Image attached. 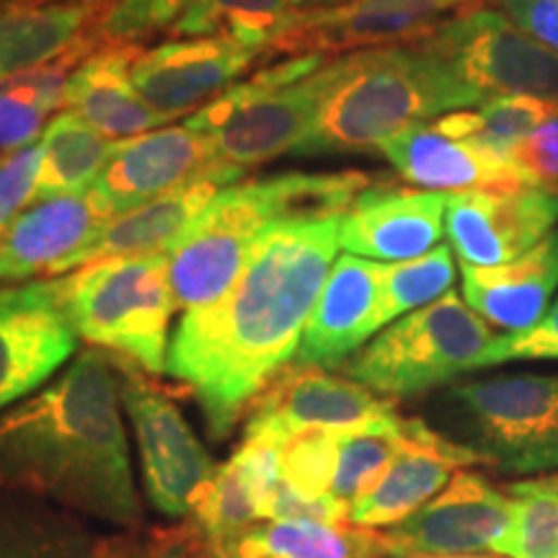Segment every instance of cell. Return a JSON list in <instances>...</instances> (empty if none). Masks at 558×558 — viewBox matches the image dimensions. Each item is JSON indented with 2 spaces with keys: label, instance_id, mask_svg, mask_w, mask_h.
Instances as JSON below:
<instances>
[{
  "label": "cell",
  "instance_id": "6da1fadb",
  "mask_svg": "<svg viewBox=\"0 0 558 558\" xmlns=\"http://www.w3.org/2000/svg\"><path fill=\"white\" fill-rule=\"evenodd\" d=\"M341 215L277 222L226 295L186 311L173 331L166 373L192 390L213 439H226L243 409L295 360L337 262Z\"/></svg>",
  "mask_w": 558,
  "mask_h": 558
},
{
  "label": "cell",
  "instance_id": "7a4b0ae2",
  "mask_svg": "<svg viewBox=\"0 0 558 558\" xmlns=\"http://www.w3.org/2000/svg\"><path fill=\"white\" fill-rule=\"evenodd\" d=\"M117 362L86 349L65 373L0 414V492L135 530L143 525Z\"/></svg>",
  "mask_w": 558,
  "mask_h": 558
},
{
  "label": "cell",
  "instance_id": "3957f363",
  "mask_svg": "<svg viewBox=\"0 0 558 558\" xmlns=\"http://www.w3.org/2000/svg\"><path fill=\"white\" fill-rule=\"evenodd\" d=\"M481 96L418 41L337 58V81L292 156L378 150L416 124L481 107Z\"/></svg>",
  "mask_w": 558,
  "mask_h": 558
},
{
  "label": "cell",
  "instance_id": "277c9868",
  "mask_svg": "<svg viewBox=\"0 0 558 558\" xmlns=\"http://www.w3.org/2000/svg\"><path fill=\"white\" fill-rule=\"evenodd\" d=\"M375 179L365 171L282 173L222 190L190 233L169 251L177 308L194 311L226 295L251 248L277 222L344 213Z\"/></svg>",
  "mask_w": 558,
  "mask_h": 558
},
{
  "label": "cell",
  "instance_id": "5b68a950",
  "mask_svg": "<svg viewBox=\"0 0 558 558\" xmlns=\"http://www.w3.org/2000/svg\"><path fill=\"white\" fill-rule=\"evenodd\" d=\"M333 81L337 60L288 58L222 90L186 128L213 140L220 160L246 171L303 143Z\"/></svg>",
  "mask_w": 558,
  "mask_h": 558
},
{
  "label": "cell",
  "instance_id": "8992f818",
  "mask_svg": "<svg viewBox=\"0 0 558 558\" xmlns=\"http://www.w3.org/2000/svg\"><path fill=\"white\" fill-rule=\"evenodd\" d=\"M62 303L81 339L120 352L145 373H166L177 308L169 254L101 259L60 279Z\"/></svg>",
  "mask_w": 558,
  "mask_h": 558
},
{
  "label": "cell",
  "instance_id": "52a82bcc",
  "mask_svg": "<svg viewBox=\"0 0 558 558\" xmlns=\"http://www.w3.org/2000/svg\"><path fill=\"white\" fill-rule=\"evenodd\" d=\"M497 337L450 290L435 303L386 326L339 369L383 399H409L473 369H484V357Z\"/></svg>",
  "mask_w": 558,
  "mask_h": 558
},
{
  "label": "cell",
  "instance_id": "ba28073f",
  "mask_svg": "<svg viewBox=\"0 0 558 558\" xmlns=\"http://www.w3.org/2000/svg\"><path fill=\"white\" fill-rule=\"evenodd\" d=\"M481 96H535L558 104V54L527 37L499 9H465L416 39Z\"/></svg>",
  "mask_w": 558,
  "mask_h": 558
},
{
  "label": "cell",
  "instance_id": "9c48e42d",
  "mask_svg": "<svg viewBox=\"0 0 558 558\" xmlns=\"http://www.w3.org/2000/svg\"><path fill=\"white\" fill-rule=\"evenodd\" d=\"M452 399L476 427L481 452L505 473L558 469V373L460 383Z\"/></svg>",
  "mask_w": 558,
  "mask_h": 558
},
{
  "label": "cell",
  "instance_id": "30bf717a",
  "mask_svg": "<svg viewBox=\"0 0 558 558\" xmlns=\"http://www.w3.org/2000/svg\"><path fill=\"white\" fill-rule=\"evenodd\" d=\"M114 362L122 407L135 427L150 505L166 518H186L220 465L202 448L169 396L160 393L143 373H137L130 360Z\"/></svg>",
  "mask_w": 558,
  "mask_h": 558
},
{
  "label": "cell",
  "instance_id": "8fae6325",
  "mask_svg": "<svg viewBox=\"0 0 558 558\" xmlns=\"http://www.w3.org/2000/svg\"><path fill=\"white\" fill-rule=\"evenodd\" d=\"M481 3L484 0H347L331 9L295 11L264 54L326 58L409 45L435 32L450 13L456 16Z\"/></svg>",
  "mask_w": 558,
  "mask_h": 558
},
{
  "label": "cell",
  "instance_id": "7c38bea8",
  "mask_svg": "<svg viewBox=\"0 0 558 558\" xmlns=\"http://www.w3.org/2000/svg\"><path fill=\"white\" fill-rule=\"evenodd\" d=\"M209 177L233 184L243 177V169L220 160L213 140L202 132H194L186 124L163 128L122 140L107 169L90 186L88 197L109 220Z\"/></svg>",
  "mask_w": 558,
  "mask_h": 558
},
{
  "label": "cell",
  "instance_id": "4fadbf2b",
  "mask_svg": "<svg viewBox=\"0 0 558 558\" xmlns=\"http://www.w3.org/2000/svg\"><path fill=\"white\" fill-rule=\"evenodd\" d=\"M512 522V497L478 471H458L435 499L399 525L380 530L388 558L471 556L499 546Z\"/></svg>",
  "mask_w": 558,
  "mask_h": 558
},
{
  "label": "cell",
  "instance_id": "5bb4252c",
  "mask_svg": "<svg viewBox=\"0 0 558 558\" xmlns=\"http://www.w3.org/2000/svg\"><path fill=\"white\" fill-rule=\"evenodd\" d=\"M60 279L0 288V409L37 390L73 357Z\"/></svg>",
  "mask_w": 558,
  "mask_h": 558
},
{
  "label": "cell",
  "instance_id": "9a60e30c",
  "mask_svg": "<svg viewBox=\"0 0 558 558\" xmlns=\"http://www.w3.org/2000/svg\"><path fill=\"white\" fill-rule=\"evenodd\" d=\"M558 192L520 190L450 192L445 230L460 264L497 267L525 254L554 233Z\"/></svg>",
  "mask_w": 558,
  "mask_h": 558
},
{
  "label": "cell",
  "instance_id": "2e32d148",
  "mask_svg": "<svg viewBox=\"0 0 558 558\" xmlns=\"http://www.w3.org/2000/svg\"><path fill=\"white\" fill-rule=\"evenodd\" d=\"M390 414H396V403L357 380L295 365L282 369L251 403L246 435H262L282 445L284 437L300 429H352Z\"/></svg>",
  "mask_w": 558,
  "mask_h": 558
},
{
  "label": "cell",
  "instance_id": "e0dca14e",
  "mask_svg": "<svg viewBox=\"0 0 558 558\" xmlns=\"http://www.w3.org/2000/svg\"><path fill=\"white\" fill-rule=\"evenodd\" d=\"M473 465H492V460L478 448L439 435L422 418H409L399 456L360 499L349 505V525L367 530L399 525L435 499L458 471Z\"/></svg>",
  "mask_w": 558,
  "mask_h": 558
},
{
  "label": "cell",
  "instance_id": "ac0fdd59",
  "mask_svg": "<svg viewBox=\"0 0 558 558\" xmlns=\"http://www.w3.org/2000/svg\"><path fill=\"white\" fill-rule=\"evenodd\" d=\"M445 213L448 192L375 181L341 215V248L383 264L418 259L437 248L445 233Z\"/></svg>",
  "mask_w": 558,
  "mask_h": 558
},
{
  "label": "cell",
  "instance_id": "d6986e66",
  "mask_svg": "<svg viewBox=\"0 0 558 558\" xmlns=\"http://www.w3.org/2000/svg\"><path fill=\"white\" fill-rule=\"evenodd\" d=\"M256 58H262V52L222 37L166 41L137 54L132 83L160 120L169 122L226 90Z\"/></svg>",
  "mask_w": 558,
  "mask_h": 558
},
{
  "label": "cell",
  "instance_id": "ffe728a7",
  "mask_svg": "<svg viewBox=\"0 0 558 558\" xmlns=\"http://www.w3.org/2000/svg\"><path fill=\"white\" fill-rule=\"evenodd\" d=\"M378 153L409 184L429 192H473V190H520L535 186L518 158L478 140H460L439 132L435 124H416L386 140Z\"/></svg>",
  "mask_w": 558,
  "mask_h": 558
},
{
  "label": "cell",
  "instance_id": "44dd1931",
  "mask_svg": "<svg viewBox=\"0 0 558 558\" xmlns=\"http://www.w3.org/2000/svg\"><path fill=\"white\" fill-rule=\"evenodd\" d=\"M383 262L344 254L333 262L316 308L305 324L295 352L300 367H341L362 344L380 331Z\"/></svg>",
  "mask_w": 558,
  "mask_h": 558
},
{
  "label": "cell",
  "instance_id": "7402d4cb",
  "mask_svg": "<svg viewBox=\"0 0 558 558\" xmlns=\"http://www.w3.org/2000/svg\"><path fill=\"white\" fill-rule=\"evenodd\" d=\"M107 220L86 194L39 199L0 239V282L60 275Z\"/></svg>",
  "mask_w": 558,
  "mask_h": 558
},
{
  "label": "cell",
  "instance_id": "603a6c76",
  "mask_svg": "<svg viewBox=\"0 0 558 558\" xmlns=\"http://www.w3.org/2000/svg\"><path fill=\"white\" fill-rule=\"evenodd\" d=\"M463 298L488 326L520 333L546 316L558 290V233L497 267L460 264Z\"/></svg>",
  "mask_w": 558,
  "mask_h": 558
},
{
  "label": "cell",
  "instance_id": "cb8c5ba5",
  "mask_svg": "<svg viewBox=\"0 0 558 558\" xmlns=\"http://www.w3.org/2000/svg\"><path fill=\"white\" fill-rule=\"evenodd\" d=\"M222 184H230V181L215 177L197 179L177 192L104 220L88 246L68 262L65 271L88 267L101 259H114V256L169 254L190 233L202 213L213 205V199L222 192Z\"/></svg>",
  "mask_w": 558,
  "mask_h": 558
},
{
  "label": "cell",
  "instance_id": "d4e9b609",
  "mask_svg": "<svg viewBox=\"0 0 558 558\" xmlns=\"http://www.w3.org/2000/svg\"><path fill=\"white\" fill-rule=\"evenodd\" d=\"M137 54L135 45H101L90 52L68 78L65 109L120 143L158 128L163 120L132 83Z\"/></svg>",
  "mask_w": 558,
  "mask_h": 558
},
{
  "label": "cell",
  "instance_id": "484cf974",
  "mask_svg": "<svg viewBox=\"0 0 558 558\" xmlns=\"http://www.w3.org/2000/svg\"><path fill=\"white\" fill-rule=\"evenodd\" d=\"M99 13L83 3L16 0L0 9V83L58 60L86 34Z\"/></svg>",
  "mask_w": 558,
  "mask_h": 558
},
{
  "label": "cell",
  "instance_id": "4316f807",
  "mask_svg": "<svg viewBox=\"0 0 558 558\" xmlns=\"http://www.w3.org/2000/svg\"><path fill=\"white\" fill-rule=\"evenodd\" d=\"M114 548L68 509L0 492V558H111Z\"/></svg>",
  "mask_w": 558,
  "mask_h": 558
},
{
  "label": "cell",
  "instance_id": "83f0119b",
  "mask_svg": "<svg viewBox=\"0 0 558 558\" xmlns=\"http://www.w3.org/2000/svg\"><path fill=\"white\" fill-rule=\"evenodd\" d=\"M99 47L88 29L58 60L0 83V156L34 145L47 128V117L65 107V86L73 70Z\"/></svg>",
  "mask_w": 558,
  "mask_h": 558
},
{
  "label": "cell",
  "instance_id": "f1b7e54d",
  "mask_svg": "<svg viewBox=\"0 0 558 558\" xmlns=\"http://www.w3.org/2000/svg\"><path fill=\"white\" fill-rule=\"evenodd\" d=\"M230 558H388L380 530L313 520H262Z\"/></svg>",
  "mask_w": 558,
  "mask_h": 558
},
{
  "label": "cell",
  "instance_id": "f546056e",
  "mask_svg": "<svg viewBox=\"0 0 558 558\" xmlns=\"http://www.w3.org/2000/svg\"><path fill=\"white\" fill-rule=\"evenodd\" d=\"M41 171L34 199L86 194L120 148V140L101 135L73 111H60L41 132Z\"/></svg>",
  "mask_w": 558,
  "mask_h": 558
},
{
  "label": "cell",
  "instance_id": "4dcf8cb0",
  "mask_svg": "<svg viewBox=\"0 0 558 558\" xmlns=\"http://www.w3.org/2000/svg\"><path fill=\"white\" fill-rule=\"evenodd\" d=\"M292 13V0H190L171 34L222 37L264 54L290 24Z\"/></svg>",
  "mask_w": 558,
  "mask_h": 558
},
{
  "label": "cell",
  "instance_id": "1f68e13d",
  "mask_svg": "<svg viewBox=\"0 0 558 558\" xmlns=\"http://www.w3.org/2000/svg\"><path fill=\"white\" fill-rule=\"evenodd\" d=\"M556 117V101L535 99V96H501V99L481 104L476 111H452L432 124L450 137L478 140L486 148L514 156L522 140Z\"/></svg>",
  "mask_w": 558,
  "mask_h": 558
},
{
  "label": "cell",
  "instance_id": "d6a6232c",
  "mask_svg": "<svg viewBox=\"0 0 558 558\" xmlns=\"http://www.w3.org/2000/svg\"><path fill=\"white\" fill-rule=\"evenodd\" d=\"M407 422L409 418L390 414L341 432L337 473H333L331 486L333 499L349 507L386 473L403 448Z\"/></svg>",
  "mask_w": 558,
  "mask_h": 558
},
{
  "label": "cell",
  "instance_id": "836d02e7",
  "mask_svg": "<svg viewBox=\"0 0 558 558\" xmlns=\"http://www.w3.org/2000/svg\"><path fill=\"white\" fill-rule=\"evenodd\" d=\"M192 514L207 548L218 558H230L243 535L262 522L259 507L230 460L202 488Z\"/></svg>",
  "mask_w": 558,
  "mask_h": 558
},
{
  "label": "cell",
  "instance_id": "e575fe53",
  "mask_svg": "<svg viewBox=\"0 0 558 558\" xmlns=\"http://www.w3.org/2000/svg\"><path fill=\"white\" fill-rule=\"evenodd\" d=\"M452 282H456V262L448 246L432 248L429 254L411 262L383 264L378 326L386 329L393 320L448 295Z\"/></svg>",
  "mask_w": 558,
  "mask_h": 558
},
{
  "label": "cell",
  "instance_id": "d590c367",
  "mask_svg": "<svg viewBox=\"0 0 558 558\" xmlns=\"http://www.w3.org/2000/svg\"><path fill=\"white\" fill-rule=\"evenodd\" d=\"M344 429L308 427L284 437L282 478L305 499L331 497L333 473L339 460V437Z\"/></svg>",
  "mask_w": 558,
  "mask_h": 558
},
{
  "label": "cell",
  "instance_id": "8d00e7d4",
  "mask_svg": "<svg viewBox=\"0 0 558 558\" xmlns=\"http://www.w3.org/2000/svg\"><path fill=\"white\" fill-rule=\"evenodd\" d=\"M509 497L512 522L494 554L501 558H558V501L541 494Z\"/></svg>",
  "mask_w": 558,
  "mask_h": 558
},
{
  "label": "cell",
  "instance_id": "74e56055",
  "mask_svg": "<svg viewBox=\"0 0 558 558\" xmlns=\"http://www.w3.org/2000/svg\"><path fill=\"white\" fill-rule=\"evenodd\" d=\"M190 0H117L96 16L94 37L99 45H137L160 29H171Z\"/></svg>",
  "mask_w": 558,
  "mask_h": 558
},
{
  "label": "cell",
  "instance_id": "f35d334b",
  "mask_svg": "<svg viewBox=\"0 0 558 558\" xmlns=\"http://www.w3.org/2000/svg\"><path fill=\"white\" fill-rule=\"evenodd\" d=\"M41 156V143L0 156V235L19 218L21 209L37 197Z\"/></svg>",
  "mask_w": 558,
  "mask_h": 558
},
{
  "label": "cell",
  "instance_id": "ab89813d",
  "mask_svg": "<svg viewBox=\"0 0 558 558\" xmlns=\"http://www.w3.org/2000/svg\"><path fill=\"white\" fill-rule=\"evenodd\" d=\"M522 360H558V298L538 324L520 333H499L488 347L484 367Z\"/></svg>",
  "mask_w": 558,
  "mask_h": 558
},
{
  "label": "cell",
  "instance_id": "60d3db41",
  "mask_svg": "<svg viewBox=\"0 0 558 558\" xmlns=\"http://www.w3.org/2000/svg\"><path fill=\"white\" fill-rule=\"evenodd\" d=\"M514 158L533 177L535 186L558 192V117L522 140Z\"/></svg>",
  "mask_w": 558,
  "mask_h": 558
},
{
  "label": "cell",
  "instance_id": "b9f144b4",
  "mask_svg": "<svg viewBox=\"0 0 558 558\" xmlns=\"http://www.w3.org/2000/svg\"><path fill=\"white\" fill-rule=\"evenodd\" d=\"M497 9L527 37L558 54V0H497Z\"/></svg>",
  "mask_w": 558,
  "mask_h": 558
},
{
  "label": "cell",
  "instance_id": "7bdbcfd3",
  "mask_svg": "<svg viewBox=\"0 0 558 558\" xmlns=\"http://www.w3.org/2000/svg\"><path fill=\"white\" fill-rule=\"evenodd\" d=\"M186 541L181 535H160L143 543H117L111 558H186Z\"/></svg>",
  "mask_w": 558,
  "mask_h": 558
},
{
  "label": "cell",
  "instance_id": "ee69618b",
  "mask_svg": "<svg viewBox=\"0 0 558 558\" xmlns=\"http://www.w3.org/2000/svg\"><path fill=\"white\" fill-rule=\"evenodd\" d=\"M509 494H541V497L558 501V473H548V476H535L525 481H514L507 486Z\"/></svg>",
  "mask_w": 558,
  "mask_h": 558
},
{
  "label": "cell",
  "instance_id": "f6af8a7d",
  "mask_svg": "<svg viewBox=\"0 0 558 558\" xmlns=\"http://www.w3.org/2000/svg\"><path fill=\"white\" fill-rule=\"evenodd\" d=\"M347 3V0H292L295 11H316V9H331V5Z\"/></svg>",
  "mask_w": 558,
  "mask_h": 558
},
{
  "label": "cell",
  "instance_id": "bcb514c9",
  "mask_svg": "<svg viewBox=\"0 0 558 558\" xmlns=\"http://www.w3.org/2000/svg\"><path fill=\"white\" fill-rule=\"evenodd\" d=\"M429 558H501V556H478V554H471V556H429Z\"/></svg>",
  "mask_w": 558,
  "mask_h": 558
},
{
  "label": "cell",
  "instance_id": "7dc6e473",
  "mask_svg": "<svg viewBox=\"0 0 558 558\" xmlns=\"http://www.w3.org/2000/svg\"><path fill=\"white\" fill-rule=\"evenodd\" d=\"M192 558H218V556H215V554H213V550H209V548H207V550H202V554H194Z\"/></svg>",
  "mask_w": 558,
  "mask_h": 558
},
{
  "label": "cell",
  "instance_id": "c3c4849f",
  "mask_svg": "<svg viewBox=\"0 0 558 558\" xmlns=\"http://www.w3.org/2000/svg\"><path fill=\"white\" fill-rule=\"evenodd\" d=\"M9 3H16V0H0V9H3V5H9Z\"/></svg>",
  "mask_w": 558,
  "mask_h": 558
},
{
  "label": "cell",
  "instance_id": "681fc988",
  "mask_svg": "<svg viewBox=\"0 0 558 558\" xmlns=\"http://www.w3.org/2000/svg\"><path fill=\"white\" fill-rule=\"evenodd\" d=\"M0 239H3V235H0Z\"/></svg>",
  "mask_w": 558,
  "mask_h": 558
}]
</instances>
